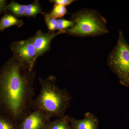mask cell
<instances>
[{
    "label": "cell",
    "mask_w": 129,
    "mask_h": 129,
    "mask_svg": "<svg viewBox=\"0 0 129 129\" xmlns=\"http://www.w3.org/2000/svg\"><path fill=\"white\" fill-rule=\"evenodd\" d=\"M71 19L74 25L66 30L69 35L94 37L109 32L106 19L96 10L83 8L72 14Z\"/></svg>",
    "instance_id": "cell-3"
},
{
    "label": "cell",
    "mask_w": 129,
    "mask_h": 129,
    "mask_svg": "<svg viewBox=\"0 0 129 129\" xmlns=\"http://www.w3.org/2000/svg\"><path fill=\"white\" fill-rule=\"evenodd\" d=\"M66 33V30H58L56 32L44 33L41 30L37 31L33 36V42L36 52V59L50 50V44L54 37Z\"/></svg>",
    "instance_id": "cell-7"
},
{
    "label": "cell",
    "mask_w": 129,
    "mask_h": 129,
    "mask_svg": "<svg viewBox=\"0 0 129 129\" xmlns=\"http://www.w3.org/2000/svg\"><path fill=\"white\" fill-rule=\"evenodd\" d=\"M23 24L22 20L18 19L9 13H5L0 20V31L2 32L6 29L14 25L18 27H21Z\"/></svg>",
    "instance_id": "cell-9"
},
{
    "label": "cell",
    "mask_w": 129,
    "mask_h": 129,
    "mask_svg": "<svg viewBox=\"0 0 129 129\" xmlns=\"http://www.w3.org/2000/svg\"><path fill=\"white\" fill-rule=\"evenodd\" d=\"M45 129H72L69 116L65 115L52 122L50 121Z\"/></svg>",
    "instance_id": "cell-10"
},
{
    "label": "cell",
    "mask_w": 129,
    "mask_h": 129,
    "mask_svg": "<svg viewBox=\"0 0 129 129\" xmlns=\"http://www.w3.org/2000/svg\"><path fill=\"white\" fill-rule=\"evenodd\" d=\"M75 1H76L74 0H50L49 2L51 3H54L56 5L65 7L68 5H70Z\"/></svg>",
    "instance_id": "cell-17"
},
{
    "label": "cell",
    "mask_w": 129,
    "mask_h": 129,
    "mask_svg": "<svg viewBox=\"0 0 129 129\" xmlns=\"http://www.w3.org/2000/svg\"><path fill=\"white\" fill-rule=\"evenodd\" d=\"M72 129H98L99 122L97 117L92 113H86L84 118L77 119L69 116Z\"/></svg>",
    "instance_id": "cell-8"
},
{
    "label": "cell",
    "mask_w": 129,
    "mask_h": 129,
    "mask_svg": "<svg viewBox=\"0 0 129 129\" xmlns=\"http://www.w3.org/2000/svg\"><path fill=\"white\" fill-rule=\"evenodd\" d=\"M11 48L13 56L28 66L30 69L34 70L37 60L32 37L24 40L13 42Z\"/></svg>",
    "instance_id": "cell-5"
},
{
    "label": "cell",
    "mask_w": 129,
    "mask_h": 129,
    "mask_svg": "<svg viewBox=\"0 0 129 129\" xmlns=\"http://www.w3.org/2000/svg\"><path fill=\"white\" fill-rule=\"evenodd\" d=\"M44 19L49 32H54L57 29V19L51 17L49 13H44Z\"/></svg>",
    "instance_id": "cell-14"
},
{
    "label": "cell",
    "mask_w": 129,
    "mask_h": 129,
    "mask_svg": "<svg viewBox=\"0 0 129 129\" xmlns=\"http://www.w3.org/2000/svg\"><path fill=\"white\" fill-rule=\"evenodd\" d=\"M39 80L41 89L39 94L32 101V110L40 109L51 118L64 116L70 106L72 96L66 88L58 87L55 76L51 75L45 79L39 78Z\"/></svg>",
    "instance_id": "cell-2"
},
{
    "label": "cell",
    "mask_w": 129,
    "mask_h": 129,
    "mask_svg": "<svg viewBox=\"0 0 129 129\" xmlns=\"http://www.w3.org/2000/svg\"><path fill=\"white\" fill-rule=\"evenodd\" d=\"M42 8L39 1H35L32 4L26 5L25 16L28 18L36 17L37 14L41 13L43 14Z\"/></svg>",
    "instance_id": "cell-12"
},
{
    "label": "cell",
    "mask_w": 129,
    "mask_h": 129,
    "mask_svg": "<svg viewBox=\"0 0 129 129\" xmlns=\"http://www.w3.org/2000/svg\"><path fill=\"white\" fill-rule=\"evenodd\" d=\"M57 29L58 30H66L73 27L74 23L72 20H68L64 18L57 19Z\"/></svg>",
    "instance_id": "cell-15"
},
{
    "label": "cell",
    "mask_w": 129,
    "mask_h": 129,
    "mask_svg": "<svg viewBox=\"0 0 129 129\" xmlns=\"http://www.w3.org/2000/svg\"><path fill=\"white\" fill-rule=\"evenodd\" d=\"M34 70L12 56L0 68V117L19 125L32 112Z\"/></svg>",
    "instance_id": "cell-1"
},
{
    "label": "cell",
    "mask_w": 129,
    "mask_h": 129,
    "mask_svg": "<svg viewBox=\"0 0 129 129\" xmlns=\"http://www.w3.org/2000/svg\"><path fill=\"white\" fill-rule=\"evenodd\" d=\"M108 65L121 85L129 87V45L121 30L117 44L109 54Z\"/></svg>",
    "instance_id": "cell-4"
},
{
    "label": "cell",
    "mask_w": 129,
    "mask_h": 129,
    "mask_svg": "<svg viewBox=\"0 0 129 129\" xmlns=\"http://www.w3.org/2000/svg\"><path fill=\"white\" fill-rule=\"evenodd\" d=\"M51 118L40 109L32 111L19 124V129H45Z\"/></svg>",
    "instance_id": "cell-6"
},
{
    "label": "cell",
    "mask_w": 129,
    "mask_h": 129,
    "mask_svg": "<svg viewBox=\"0 0 129 129\" xmlns=\"http://www.w3.org/2000/svg\"><path fill=\"white\" fill-rule=\"evenodd\" d=\"M26 8V5H21L12 1L7 5L6 11H9L16 17H21L25 16Z\"/></svg>",
    "instance_id": "cell-11"
},
{
    "label": "cell",
    "mask_w": 129,
    "mask_h": 129,
    "mask_svg": "<svg viewBox=\"0 0 129 129\" xmlns=\"http://www.w3.org/2000/svg\"><path fill=\"white\" fill-rule=\"evenodd\" d=\"M68 13L67 8L65 6L54 4L53 9L51 13H49L51 17L55 19L62 18Z\"/></svg>",
    "instance_id": "cell-13"
},
{
    "label": "cell",
    "mask_w": 129,
    "mask_h": 129,
    "mask_svg": "<svg viewBox=\"0 0 129 129\" xmlns=\"http://www.w3.org/2000/svg\"><path fill=\"white\" fill-rule=\"evenodd\" d=\"M7 1L6 0H0V16L2 13H6V7L7 6Z\"/></svg>",
    "instance_id": "cell-18"
},
{
    "label": "cell",
    "mask_w": 129,
    "mask_h": 129,
    "mask_svg": "<svg viewBox=\"0 0 129 129\" xmlns=\"http://www.w3.org/2000/svg\"><path fill=\"white\" fill-rule=\"evenodd\" d=\"M16 125L10 120L0 117V129H16Z\"/></svg>",
    "instance_id": "cell-16"
}]
</instances>
